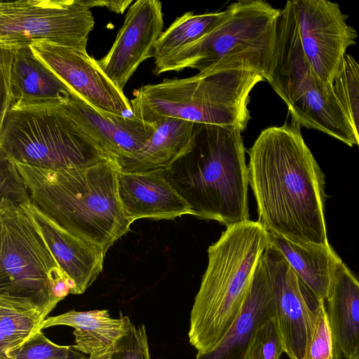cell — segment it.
<instances>
[{
	"instance_id": "1",
	"label": "cell",
	"mask_w": 359,
	"mask_h": 359,
	"mask_svg": "<svg viewBox=\"0 0 359 359\" xmlns=\"http://www.w3.org/2000/svg\"><path fill=\"white\" fill-rule=\"evenodd\" d=\"M300 128L292 121L266 128L248 150L258 222L293 243L330 245L324 175Z\"/></svg>"
},
{
	"instance_id": "2",
	"label": "cell",
	"mask_w": 359,
	"mask_h": 359,
	"mask_svg": "<svg viewBox=\"0 0 359 359\" xmlns=\"http://www.w3.org/2000/svg\"><path fill=\"white\" fill-rule=\"evenodd\" d=\"M15 164L31 202L69 233L106 252L130 230L118 194L116 160L57 170Z\"/></svg>"
},
{
	"instance_id": "3",
	"label": "cell",
	"mask_w": 359,
	"mask_h": 359,
	"mask_svg": "<svg viewBox=\"0 0 359 359\" xmlns=\"http://www.w3.org/2000/svg\"><path fill=\"white\" fill-rule=\"evenodd\" d=\"M241 133L233 126L195 123L189 149L164 169L193 216L226 226L250 220L249 170Z\"/></svg>"
},
{
	"instance_id": "4",
	"label": "cell",
	"mask_w": 359,
	"mask_h": 359,
	"mask_svg": "<svg viewBox=\"0 0 359 359\" xmlns=\"http://www.w3.org/2000/svg\"><path fill=\"white\" fill-rule=\"evenodd\" d=\"M269 245L258 221L226 226L208 250V263L190 315L189 339L198 352L213 349L238 317Z\"/></svg>"
},
{
	"instance_id": "5",
	"label": "cell",
	"mask_w": 359,
	"mask_h": 359,
	"mask_svg": "<svg viewBox=\"0 0 359 359\" xmlns=\"http://www.w3.org/2000/svg\"><path fill=\"white\" fill-rule=\"evenodd\" d=\"M249 68H213L184 79H164L133 91V114L149 124L168 118L233 126L244 131L250 119V94L260 81Z\"/></svg>"
},
{
	"instance_id": "6",
	"label": "cell",
	"mask_w": 359,
	"mask_h": 359,
	"mask_svg": "<svg viewBox=\"0 0 359 359\" xmlns=\"http://www.w3.org/2000/svg\"><path fill=\"white\" fill-rule=\"evenodd\" d=\"M65 100L12 107L0 120V155L14 163L52 170L115 160L69 111Z\"/></svg>"
},
{
	"instance_id": "7",
	"label": "cell",
	"mask_w": 359,
	"mask_h": 359,
	"mask_svg": "<svg viewBox=\"0 0 359 359\" xmlns=\"http://www.w3.org/2000/svg\"><path fill=\"white\" fill-rule=\"evenodd\" d=\"M226 8V18L208 34L154 60L153 74L158 76L186 68L198 72L213 68H249L269 83L280 10L262 0H241Z\"/></svg>"
},
{
	"instance_id": "8",
	"label": "cell",
	"mask_w": 359,
	"mask_h": 359,
	"mask_svg": "<svg viewBox=\"0 0 359 359\" xmlns=\"http://www.w3.org/2000/svg\"><path fill=\"white\" fill-rule=\"evenodd\" d=\"M28 205L0 209V299L50 312L72 285Z\"/></svg>"
},
{
	"instance_id": "9",
	"label": "cell",
	"mask_w": 359,
	"mask_h": 359,
	"mask_svg": "<svg viewBox=\"0 0 359 359\" xmlns=\"http://www.w3.org/2000/svg\"><path fill=\"white\" fill-rule=\"evenodd\" d=\"M347 18L329 1H287L278 17L273 54L302 55L321 79L334 84L358 37Z\"/></svg>"
},
{
	"instance_id": "10",
	"label": "cell",
	"mask_w": 359,
	"mask_h": 359,
	"mask_svg": "<svg viewBox=\"0 0 359 359\" xmlns=\"http://www.w3.org/2000/svg\"><path fill=\"white\" fill-rule=\"evenodd\" d=\"M269 83L287 104L292 122L323 132L350 147L357 144L334 84L321 79L303 56L276 59Z\"/></svg>"
},
{
	"instance_id": "11",
	"label": "cell",
	"mask_w": 359,
	"mask_h": 359,
	"mask_svg": "<svg viewBox=\"0 0 359 359\" xmlns=\"http://www.w3.org/2000/svg\"><path fill=\"white\" fill-rule=\"evenodd\" d=\"M94 25L83 0L0 1V47L46 41L86 51Z\"/></svg>"
},
{
	"instance_id": "12",
	"label": "cell",
	"mask_w": 359,
	"mask_h": 359,
	"mask_svg": "<svg viewBox=\"0 0 359 359\" xmlns=\"http://www.w3.org/2000/svg\"><path fill=\"white\" fill-rule=\"evenodd\" d=\"M262 258L273 294L284 353L290 359H304L312 336L315 310L320 299L301 283L276 248L269 244Z\"/></svg>"
},
{
	"instance_id": "13",
	"label": "cell",
	"mask_w": 359,
	"mask_h": 359,
	"mask_svg": "<svg viewBox=\"0 0 359 359\" xmlns=\"http://www.w3.org/2000/svg\"><path fill=\"white\" fill-rule=\"evenodd\" d=\"M32 50L71 90L95 108L124 116L133 114L130 101L86 51L37 41Z\"/></svg>"
},
{
	"instance_id": "14",
	"label": "cell",
	"mask_w": 359,
	"mask_h": 359,
	"mask_svg": "<svg viewBox=\"0 0 359 359\" xmlns=\"http://www.w3.org/2000/svg\"><path fill=\"white\" fill-rule=\"evenodd\" d=\"M163 28L162 4L137 0L131 5L109 52L97 63L122 93L140 65L154 57L155 44Z\"/></svg>"
},
{
	"instance_id": "15",
	"label": "cell",
	"mask_w": 359,
	"mask_h": 359,
	"mask_svg": "<svg viewBox=\"0 0 359 359\" xmlns=\"http://www.w3.org/2000/svg\"><path fill=\"white\" fill-rule=\"evenodd\" d=\"M0 120L15 104L59 102L70 95V88L30 46L0 47Z\"/></svg>"
},
{
	"instance_id": "16",
	"label": "cell",
	"mask_w": 359,
	"mask_h": 359,
	"mask_svg": "<svg viewBox=\"0 0 359 359\" xmlns=\"http://www.w3.org/2000/svg\"><path fill=\"white\" fill-rule=\"evenodd\" d=\"M69 111L99 145L116 161L130 158L149 142L156 126L136 117L99 110L71 90L65 100Z\"/></svg>"
},
{
	"instance_id": "17",
	"label": "cell",
	"mask_w": 359,
	"mask_h": 359,
	"mask_svg": "<svg viewBox=\"0 0 359 359\" xmlns=\"http://www.w3.org/2000/svg\"><path fill=\"white\" fill-rule=\"evenodd\" d=\"M118 194L128 220L174 219L192 215L188 203L165 176L164 169L123 172L118 176Z\"/></svg>"
},
{
	"instance_id": "18",
	"label": "cell",
	"mask_w": 359,
	"mask_h": 359,
	"mask_svg": "<svg viewBox=\"0 0 359 359\" xmlns=\"http://www.w3.org/2000/svg\"><path fill=\"white\" fill-rule=\"evenodd\" d=\"M28 209L50 252L71 283L70 294L83 293L102 272L106 252L100 246L60 226L32 202Z\"/></svg>"
},
{
	"instance_id": "19",
	"label": "cell",
	"mask_w": 359,
	"mask_h": 359,
	"mask_svg": "<svg viewBox=\"0 0 359 359\" xmlns=\"http://www.w3.org/2000/svg\"><path fill=\"white\" fill-rule=\"evenodd\" d=\"M275 316L273 294L262 258L236 322L213 349L198 352L196 359H246L257 330Z\"/></svg>"
},
{
	"instance_id": "20",
	"label": "cell",
	"mask_w": 359,
	"mask_h": 359,
	"mask_svg": "<svg viewBox=\"0 0 359 359\" xmlns=\"http://www.w3.org/2000/svg\"><path fill=\"white\" fill-rule=\"evenodd\" d=\"M325 301L334 359H348L359 349V278L342 260Z\"/></svg>"
},
{
	"instance_id": "21",
	"label": "cell",
	"mask_w": 359,
	"mask_h": 359,
	"mask_svg": "<svg viewBox=\"0 0 359 359\" xmlns=\"http://www.w3.org/2000/svg\"><path fill=\"white\" fill-rule=\"evenodd\" d=\"M268 233L269 244L282 254L301 283L316 298L325 301L341 261L330 245H301Z\"/></svg>"
},
{
	"instance_id": "22",
	"label": "cell",
	"mask_w": 359,
	"mask_h": 359,
	"mask_svg": "<svg viewBox=\"0 0 359 359\" xmlns=\"http://www.w3.org/2000/svg\"><path fill=\"white\" fill-rule=\"evenodd\" d=\"M148 144L130 158L116 160L123 172H144L167 169L190 147L195 123L168 118L155 124Z\"/></svg>"
},
{
	"instance_id": "23",
	"label": "cell",
	"mask_w": 359,
	"mask_h": 359,
	"mask_svg": "<svg viewBox=\"0 0 359 359\" xmlns=\"http://www.w3.org/2000/svg\"><path fill=\"white\" fill-rule=\"evenodd\" d=\"M132 324L128 316L121 313L118 318H112L107 310H71L46 318L40 330L55 325L74 327L75 348L90 355L105 350L115 343L128 332Z\"/></svg>"
},
{
	"instance_id": "24",
	"label": "cell",
	"mask_w": 359,
	"mask_h": 359,
	"mask_svg": "<svg viewBox=\"0 0 359 359\" xmlns=\"http://www.w3.org/2000/svg\"><path fill=\"white\" fill-rule=\"evenodd\" d=\"M50 312L0 299V359H9L36 332Z\"/></svg>"
},
{
	"instance_id": "25",
	"label": "cell",
	"mask_w": 359,
	"mask_h": 359,
	"mask_svg": "<svg viewBox=\"0 0 359 359\" xmlns=\"http://www.w3.org/2000/svg\"><path fill=\"white\" fill-rule=\"evenodd\" d=\"M228 9L219 12L194 14L188 11L176 18L157 40L154 60L171 55L208 34L227 16Z\"/></svg>"
},
{
	"instance_id": "26",
	"label": "cell",
	"mask_w": 359,
	"mask_h": 359,
	"mask_svg": "<svg viewBox=\"0 0 359 359\" xmlns=\"http://www.w3.org/2000/svg\"><path fill=\"white\" fill-rule=\"evenodd\" d=\"M334 88L359 146V62L349 54L344 56Z\"/></svg>"
},
{
	"instance_id": "27",
	"label": "cell",
	"mask_w": 359,
	"mask_h": 359,
	"mask_svg": "<svg viewBox=\"0 0 359 359\" xmlns=\"http://www.w3.org/2000/svg\"><path fill=\"white\" fill-rule=\"evenodd\" d=\"M74 346H60L49 340L41 332H36L9 359H86Z\"/></svg>"
},
{
	"instance_id": "28",
	"label": "cell",
	"mask_w": 359,
	"mask_h": 359,
	"mask_svg": "<svg viewBox=\"0 0 359 359\" xmlns=\"http://www.w3.org/2000/svg\"><path fill=\"white\" fill-rule=\"evenodd\" d=\"M88 359H151L144 325L132 324L128 332L105 350Z\"/></svg>"
},
{
	"instance_id": "29",
	"label": "cell",
	"mask_w": 359,
	"mask_h": 359,
	"mask_svg": "<svg viewBox=\"0 0 359 359\" xmlns=\"http://www.w3.org/2000/svg\"><path fill=\"white\" fill-rule=\"evenodd\" d=\"M0 209L29 205L31 203L29 194L15 163L2 155H0Z\"/></svg>"
},
{
	"instance_id": "30",
	"label": "cell",
	"mask_w": 359,
	"mask_h": 359,
	"mask_svg": "<svg viewBox=\"0 0 359 359\" xmlns=\"http://www.w3.org/2000/svg\"><path fill=\"white\" fill-rule=\"evenodd\" d=\"M304 359H334L332 337L323 299L320 300L315 310L312 336Z\"/></svg>"
},
{
	"instance_id": "31",
	"label": "cell",
	"mask_w": 359,
	"mask_h": 359,
	"mask_svg": "<svg viewBox=\"0 0 359 359\" xmlns=\"http://www.w3.org/2000/svg\"><path fill=\"white\" fill-rule=\"evenodd\" d=\"M283 352V341L275 316L257 330L246 359H279Z\"/></svg>"
},
{
	"instance_id": "32",
	"label": "cell",
	"mask_w": 359,
	"mask_h": 359,
	"mask_svg": "<svg viewBox=\"0 0 359 359\" xmlns=\"http://www.w3.org/2000/svg\"><path fill=\"white\" fill-rule=\"evenodd\" d=\"M86 5L90 9L95 6L107 7L109 11L116 13H123L132 3V0L123 1H97L83 0Z\"/></svg>"
},
{
	"instance_id": "33",
	"label": "cell",
	"mask_w": 359,
	"mask_h": 359,
	"mask_svg": "<svg viewBox=\"0 0 359 359\" xmlns=\"http://www.w3.org/2000/svg\"><path fill=\"white\" fill-rule=\"evenodd\" d=\"M348 359H359V349L358 351Z\"/></svg>"
}]
</instances>
